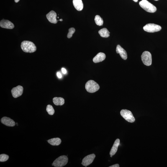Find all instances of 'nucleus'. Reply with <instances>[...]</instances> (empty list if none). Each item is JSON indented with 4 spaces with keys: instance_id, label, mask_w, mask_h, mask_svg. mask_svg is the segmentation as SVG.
I'll list each match as a JSON object with an SVG mask.
<instances>
[{
    "instance_id": "f257e3e1",
    "label": "nucleus",
    "mask_w": 167,
    "mask_h": 167,
    "mask_svg": "<svg viewBox=\"0 0 167 167\" xmlns=\"http://www.w3.org/2000/svg\"><path fill=\"white\" fill-rule=\"evenodd\" d=\"M21 47L23 51L26 53H33L37 50L35 45L33 42L29 41H23L21 43Z\"/></svg>"
},
{
    "instance_id": "f03ea898",
    "label": "nucleus",
    "mask_w": 167,
    "mask_h": 167,
    "mask_svg": "<svg viewBox=\"0 0 167 167\" xmlns=\"http://www.w3.org/2000/svg\"><path fill=\"white\" fill-rule=\"evenodd\" d=\"M139 5L145 11L149 12L154 13L157 10L156 7L147 0H142L139 3Z\"/></svg>"
},
{
    "instance_id": "7ed1b4c3",
    "label": "nucleus",
    "mask_w": 167,
    "mask_h": 167,
    "mask_svg": "<svg viewBox=\"0 0 167 167\" xmlns=\"http://www.w3.org/2000/svg\"><path fill=\"white\" fill-rule=\"evenodd\" d=\"M85 88L88 92L94 93L99 89V84L93 80H89L87 82L85 85Z\"/></svg>"
},
{
    "instance_id": "20e7f679",
    "label": "nucleus",
    "mask_w": 167,
    "mask_h": 167,
    "mask_svg": "<svg viewBox=\"0 0 167 167\" xmlns=\"http://www.w3.org/2000/svg\"><path fill=\"white\" fill-rule=\"evenodd\" d=\"M68 161V157L65 155H63L56 159L52 163V165L55 167H63L67 164Z\"/></svg>"
},
{
    "instance_id": "39448f33",
    "label": "nucleus",
    "mask_w": 167,
    "mask_h": 167,
    "mask_svg": "<svg viewBox=\"0 0 167 167\" xmlns=\"http://www.w3.org/2000/svg\"><path fill=\"white\" fill-rule=\"evenodd\" d=\"M120 113L122 117L127 122L130 123L135 122V118L130 111L127 110L123 109L121 110Z\"/></svg>"
},
{
    "instance_id": "423d86ee",
    "label": "nucleus",
    "mask_w": 167,
    "mask_h": 167,
    "mask_svg": "<svg viewBox=\"0 0 167 167\" xmlns=\"http://www.w3.org/2000/svg\"><path fill=\"white\" fill-rule=\"evenodd\" d=\"M161 26L154 24H147L143 27L144 30L149 33H154L159 31L161 30Z\"/></svg>"
},
{
    "instance_id": "0eeeda50",
    "label": "nucleus",
    "mask_w": 167,
    "mask_h": 167,
    "mask_svg": "<svg viewBox=\"0 0 167 167\" xmlns=\"http://www.w3.org/2000/svg\"><path fill=\"white\" fill-rule=\"evenodd\" d=\"M142 60L143 63L147 66H150L152 64V59L151 54L148 51H145L141 56Z\"/></svg>"
},
{
    "instance_id": "6e6552de",
    "label": "nucleus",
    "mask_w": 167,
    "mask_h": 167,
    "mask_svg": "<svg viewBox=\"0 0 167 167\" xmlns=\"http://www.w3.org/2000/svg\"><path fill=\"white\" fill-rule=\"evenodd\" d=\"M23 91V87L18 86L16 87L13 88L11 90V92L13 97L16 98L22 95Z\"/></svg>"
},
{
    "instance_id": "1a4fd4ad",
    "label": "nucleus",
    "mask_w": 167,
    "mask_h": 167,
    "mask_svg": "<svg viewBox=\"0 0 167 167\" xmlns=\"http://www.w3.org/2000/svg\"><path fill=\"white\" fill-rule=\"evenodd\" d=\"M95 156L94 154L87 155L83 159L82 164L85 166H89L93 163Z\"/></svg>"
},
{
    "instance_id": "9d476101",
    "label": "nucleus",
    "mask_w": 167,
    "mask_h": 167,
    "mask_svg": "<svg viewBox=\"0 0 167 167\" xmlns=\"http://www.w3.org/2000/svg\"><path fill=\"white\" fill-rule=\"evenodd\" d=\"M46 17L49 22L53 24H56L58 21L56 19L57 14L55 11H52L47 15Z\"/></svg>"
},
{
    "instance_id": "9b49d317",
    "label": "nucleus",
    "mask_w": 167,
    "mask_h": 167,
    "mask_svg": "<svg viewBox=\"0 0 167 167\" xmlns=\"http://www.w3.org/2000/svg\"><path fill=\"white\" fill-rule=\"evenodd\" d=\"M0 26L2 28L7 29H12L14 27V24L10 21L2 20L0 22Z\"/></svg>"
},
{
    "instance_id": "f8f14e48",
    "label": "nucleus",
    "mask_w": 167,
    "mask_h": 167,
    "mask_svg": "<svg viewBox=\"0 0 167 167\" xmlns=\"http://www.w3.org/2000/svg\"><path fill=\"white\" fill-rule=\"evenodd\" d=\"M1 121L4 125L9 127H14L15 123L10 118L6 117H3L1 119Z\"/></svg>"
},
{
    "instance_id": "ddd939ff",
    "label": "nucleus",
    "mask_w": 167,
    "mask_h": 167,
    "mask_svg": "<svg viewBox=\"0 0 167 167\" xmlns=\"http://www.w3.org/2000/svg\"><path fill=\"white\" fill-rule=\"evenodd\" d=\"M116 52L118 54H119L120 56L124 60H126L127 59V55L126 52V50L119 45L117 46L116 48Z\"/></svg>"
},
{
    "instance_id": "4468645a",
    "label": "nucleus",
    "mask_w": 167,
    "mask_h": 167,
    "mask_svg": "<svg viewBox=\"0 0 167 167\" xmlns=\"http://www.w3.org/2000/svg\"><path fill=\"white\" fill-rule=\"evenodd\" d=\"M106 55L104 53L100 52L98 53L93 59V61L94 63H98L102 62L105 60Z\"/></svg>"
},
{
    "instance_id": "2eb2a0df",
    "label": "nucleus",
    "mask_w": 167,
    "mask_h": 167,
    "mask_svg": "<svg viewBox=\"0 0 167 167\" xmlns=\"http://www.w3.org/2000/svg\"><path fill=\"white\" fill-rule=\"evenodd\" d=\"M119 144H120V140L119 139H117L114 142L110 151V155L113 156L117 153Z\"/></svg>"
},
{
    "instance_id": "dca6fc26",
    "label": "nucleus",
    "mask_w": 167,
    "mask_h": 167,
    "mask_svg": "<svg viewBox=\"0 0 167 167\" xmlns=\"http://www.w3.org/2000/svg\"><path fill=\"white\" fill-rule=\"evenodd\" d=\"M73 3L74 7L77 10L81 11L83 8V4L82 0H73Z\"/></svg>"
},
{
    "instance_id": "f3484780",
    "label": "nucleus",
    "mask_w": 167,
    "mask_h": 167,
    "mask_svg": "<svg viewBox=\"0 0 167 167\" xmlns=\"http://www.w3.org/2000/svg\"><path fill=\"white\" fill-rule=\"evenodd\" d=\"M53 102L55 105L62 106L65 104V99L61 97H55L53 99Z\"/></svg>"
},
{
    "instance_id": "a211bd4d",
    "label": "nucleus",
    "mask_w": 167,
    "mask_h": 167,
    "mask_svg": "<svg viewBox=\"0 0 167 167\" xmlns=\"http://www.w3.org/2000/svg\"><path fill=\"white\" fill-rule=\"evenodd\" d=\"M47 142L50 145L53 146L59 145L61 142V140L59 138H53L47 140Z\"/></svg>"
},
{
    "instance_id": "6ab92c4d",
    "label": "nucleus",
    "mask_w": 167,
    "mask_h": 167,
    "mask_svg": "<svg viewBox=\"0 0 167 167\" xmlns=\"http://www.w3.org/2000/svg\"><path fill=\"white\" fill-rule=\"evenodd\" d=\"M99 33L101 36L103 37H109L110 32L107 29L104 28L99 30Z\"/></svg>"
},
{
    "instance_id": "aec40b11",
    "label": "nucleus",
    "mask_w": 167,
    "mask_h": 167,
    "mask_svg": "<svg viewBox=\"0 0 167 167\" xmlns=\"http://www.w3.org/2000/svg\"><path fill=\"white\" fill-rule=\"evenodd\" d=\"M94 20L96 24L98 25L101 26L104 24V21L99 15H97L95 16Z\"/></svg>"
},
{
    "instance_id": "412c9836",
    "label": "nucleus",
    "mask_w": 167,
    "mask_h": 167,
    "mask_svg": "<svg viewBox=\"0 0 167 167\" xmlns=\"http://www.w3.org/2000/svg\"><path fill=\"white\" fill-rule=\"evenodd\" d=\"M46 111L50 115H53L55 113V110L53 106L50 105H48L47 107Z\"/></svg>"
},
{
    "instance_id": "4be33fe9",
    "label": "nucleus",
    "mask_w": 167,
    "mask_h": 167,
    "mask_svg": "<svg viewBox=\"0 0 167 167\" xmlns=\"http://www.w3.org/2000/svg\"><path fill=\"white\" fill-rule=\"evenodd\" d=\"M9 157L8 155L3 154L0 155V162H4L9 159Z\"/></svg>"
},
{
    "instance_id": "5701e85b",
    "label": "nucleus",
    "mask_w": 167,
    "mask_h": 167,
    "mask_svg": "<svg viewBox=\"0 0 167 167\" xmlns=\"http://www.w3.org/2000/svg\"><path fill=\"white\" fill-rule=\"evenodd\" d=\"M75 29L74 28H71L69 29V32L67 35V37L68 38H71L73 34L74 33Z\"/></svg>"
},
{
    "instance_id": "b1692460",
    "label": "nucleus",
    "mask_w": 167,
    "mask_h": 167,
    "mask_svg": "<svg viewBox=\"0 0 167 167\" xmlns=\"http://www.w3.org/2000/svg\"><path fill=\"white\" fill-rule=\"evenodd\" d=\"M57 75L59 78H61L62 77V76L61 74L59 72H58L57 73Z\"/></svg>"
},
{
    "instance_id": "393cba45",
    "label": "nucleus",
    "mask_w": 167,
    "mask_h": 167,
    "mask_svg": "<svg viewBox=\"0 0 167 167\" xmlns=\"http://www.w3.org/2000/svg\"><path fill=\"white\" fill-rule=\"evenodd\" d=\"M62 71L64 74H66L67 73L66 70L65 68H62Z\"/></svg>"
},
{
    "instance_id": "a878e982",
    "label": "nucleus",
    "mask_w": 167,
    "mask_h": 167,
    "mask_svg": "<svg viewBox=\"0 0 167 167\" xmlns=\"http://www.w3.org/2000/svg\"><path fill=\"white\" fill-rule=\"evenodd\" d=\"M109 167H119V165L118 164H114V165H112V166H109Z\"/></svg>"
},
{
    "instance_id": "bb28decb",
    "label": "nucleus",
    "mask_w": 167,
    "mask_h": 167,
    "mask_svg": "<svg viewBox=\"0 0 167 167\" xmlns=\"http://www.w3.org/2000/svg\"><path fill=\"white\" fill-rule=\"evenodd\" d=\"M15 1L16 3H17L20 1V0H14Z\"/></svg>"
},
{
    "instance_id": "cd10ccee",
    "label": "nucleus",
    "mask_w": 167,
    "mask_h": 167,
    "mask_svg": "<svg viewBox=\"0 0 167 167\" xmlns=\"http://www.w3.org/2000/svg\"><path fill=\"white\" fill-rule=\"evenodd\" d=\"M133 1L136 2H137L138 1V0H133Z\"/></svg>"
},
{
    "instance_id": "c85d7f7f",
    "label": "nucleus",
    "mask_w": 167,
    "mask_h": 167,
    "mask_svg": "<svg viewBox=\"0 0 167 167\" xmlns=\"http://www.w3.org/2000/svg\"><path fill=\"white\" fill-rule=\"evenodd\" d=\"M58 21H61V22H62V21H63V20L62 19H60Z\"/></svg>"
},
{
    "instance_id": "c756f323",
    "label": "nucleus",
    "mask_w": 167,
    "mask_h": 167,
    "mask_svg": "<svg viewBox=\"0 0 167 167\" xmlns=\"http://www.w3.org/2000/svg\"><path fill=\"white\" fill-rule=\"evenodd\" d=\"M16 124H17V126H18V123H16Z\"/></svg>"
},
{
    "instance_id": "7c9ffc66",
    "label": "nucleus",
    "mask_w": 167,
    "mask_h": 167,
    "mask_svg": "<svg viewBox=\"0 0 167 167\" xmlns=\"http://www.w3.org/2000/svg\"><path fill=\"white\" fill-rule=\"evenodd\" d=\"M112 156H113L112 155H111V156H111V157H112Z\"/></svg>"
},
{
    "instance_id": "2f4dec72",
    "label": "nucleus",
    "mask_w": 167,
    "mask_h": 167,
    "mask_svg": "<svg viewBox=\"0 0 167 167\" xmlns=\"http://www.w3.org/2000/svg\"><path fill=\"white\" fill-rule=\"evenodd\" d=\"M155 1H158V0H155Z\"/></svg>"
},
{
    "instance_id": "473e14b6",
    "label": "nucleus",
    "mask_w": 167,
    "mask_h": 167,
    "mask_svg": "<svg viewBox=\"0 0 167 167\" xmlns=\"http://www.w3.org/2000/svg\"><path fill=\"white\" fill-rule=\"evenodd\" d=\"M58 18H59V17H58Z\"/></svg>"
}]
</instances>
